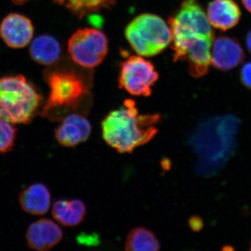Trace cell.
Masks as SVG:
<instances>
[{
	"label": "cell",
	"mask_w": 251,
	"mask_h": 251,
	"mask_svg": "<svg viewBox=\"0 0 251 251\" xmlns=\"http://www.w3.org/2000/svg\"><path fill=\"white\" fill-rule=\"evenodd\" d=\"M241 82L244 87L251 90V62L246 63L240 72Z\"/></svg>",
	"instance_id": "44dd1931"
},
{
	"label": "cell",
	"mask_w": 251,
	"mask_h": 251,
	"mask_svg": "<svg viewBox=\"0 0 251 251\" xmlns=\"http://www.w3.org/2000/svg\"><path fill=\"white\" fill-rule=\"evenodd\" d=\"M240 120L233 115L213 117L203 122L191 142L201 157L197 171L204 176L217 173L233 154Z\"/></svg>",
	"instance_id": "7a4b0ae2"
},
{
	"label": "cell",
	"mask_w": 251,
	"mask_h": 251,
	"mask_svg": "<svg viewBox=\"0 0 251 251\" xmlns=\"http://www.w3.org/2000/svg\"><path fill=\"white\" fill-rule=\"evenodd\" d=\"M34 26L29 18L19 14L6 16L0 25V36L12 49H22L30 43Z\"/></svg>",
	"instance_id": "8fae6325"
},
{
	"label": "cell",
	"mask_w": 251,
	"mask_h": 251,
	"mask_svg": "<svg viewBox=\"0 0 251 251\" xmlns=\"http://www.w3.org/2000/svg\"><path fill=\"white\" fill-rule=\"evenodd\" d=\"M160 121L159 114L140 115L134 100L126 99L102 121V136L118 152L131 153L156 136Z\"/></svg>",
	"instance_id": "6da1fadb"
},
{
	"label": "cell",
	"mask_w": 251,
	"mask_h": 251,
	"mask_svg": "<svg viewBox=\"0 0 251 251\" xmlns=\"http://www.w3.org/2000/svg\"><path fill=\"white\" fill-rule=\"evenodd\" d=\"M126 39L137 54L153 57L171 45V30L160 16L143 14L135 17L125 29Z\"/></svg>",
	"instance_id": "5b68a950"
},
{
	"label": "cell",
	"mask_w": 251,
	"mask_h": 251,
	"mask_svg": "<svg viewBox=\"0 0 251 251\" xmlns=\"http://www.w3.org/2000/svg\"><path fill=\"white\" fill-rule=\"evenodd\" d=\"M247 46L249 52L251 54V29L249 31L247 36Z\"/></svg>",
	"instance_id": "603a6c76"
},
{
	"label": "cell",
	"mask_w": 251,
	"mask_h": 251,
	"mask_svg": "<svg viewBox=\"0 0 251 251\" xmlns=\"http://www.w3.org/2000/svg\"><path fill=\"white\" fill-rule=\"evenodd\" d=\"M49 99L42 115L51 121H62L72 113L87 115L92 102L91 79L72 70H56L46 77Z\"/></svg>",
	"instance_id": "3957f363"
},
{
	"label": "cell",
	"mask_w": 251,
	"mask_h": 251,
	"mask_svg": "<svg viewBox=\"0 0 251 251\" xmlns=\"http://www.w3.org/2000/svg\"><path fill=\"white\" fill-rule=\"evenodd\" d=\"M56 4L64 6L73 14L82 18L104 9H108L116 0H53Z\"/></svg>",
	"instance_id": "d6986e66"
},
{
	"label": "cell",
	"mask_w": 251,
	"mask_h": 251,
	"mask_svg": "<svg viewBox=\"0 0 251 251\" xmlns=\"http://www.w3.org/2000/svg\"><path fill=\"white\" fill-rule=\"evenodd\" d=\"M214 39L197 38L185 43L173 52L174 62L187 61L190 75L196 78L205 75L211 65V49Z\"/></svg>",
	"instance_id": "9c48e42d"
},
{
	"label": "cell",
	"mask_w": 251,
	"mask_h": 251,
	"mask_svg": "<svg viewBox=\"0 0 251 251\" xmlns=\"http://www.w3.org/2000/svg\"><path fill=\"white\" fill-rule=\"evenodd\" d=\"M158 79L154 66L141 56H130L122 63L119 86L136 97H149Z\"/></svg>",
	"instance_id": "ba28073f"
},
{
	"label": "cell",
	"mask_w": 251,
	"mask_h": 251,
	"mask_svg": "<svg viewBox=\"0 0 251 251\" xmlns=\"http://www.w3.org/2000/svg\"><path fill=\"white\" fill-rule=\"evenodd\" d=\"M61 52L62 49L59 41L48 34L36 37L29 48L31 59L43 65H51L57 62Z\"/></svg>",
	"instance_id": "e0dca14e"
},
{
	"label": "cell",
	"mask_w": 251,
	"mask_h": 251,
	"mask_svg": "<svg viewBox=\"0 0 251 251\" xmlns=\"http://www.w3.org/2000/svg\"><path fill=\"white\" fill-rule=\"evenodd\" d=\"M42 96L22 75L0 78V119L14 125H27L36 116Z\"/></svg>",
	"instance_id": "277c9868"
},
{
	"label": "cell",
	"mask_w": 251,
	"mask_h": 251,
	"mask_svg": "<svg viewBox=\"0 0 251 251\" xmlns=\"http://www.w3.org/2000/svg\"><path fill=\"white\" fill-rule=\"evenodd\" d=\"M125 249L129 251H156L161 249V244L152 231L138 227L132 229L127 236Z\"/></svg>",
	"instance_id": "ac0fdd59"
},
{
	"label": "cell",
	"mask_w": 251,
	"mask_h": 251,
	"mask_svg": "<svg viewBox=\"0 0 251 251\" xmlns=\"http://www.w3.org/2000/svg\"><path fill=\"white\" fill-rule=\"evenodd\" d=\"M92 133L90 122L78 113H72L62 120V124L55 130L56 140L61 145L74 148L85 143Z\"/></svg>",
	"instance_id": "7c38bea8"
},
{
	"label": "cell",
	"mask_w": 251,
	"mask_h": 251,
	"mask_svg": "<svg viewBox=\"0 0 251 251\" xmlns=\"http://www.w3.org/2000/svg\"><path fill=\"white\" fill-rule=\"evenodd\" d=\"M63 232L52 220L41 219L32 223L26 233L27 245L38 251H49L61 242Z\"/></svg>",
	"instance_id": "4fadbf2b"
},
{
	"label": "cell",
	"mask_w": 251,
	"mask_h": 251,
	"mask_svg": "<svg viewBox=\"0 0 251 251\" xmlns=\"http://www.w3.org/2000/svg\"><path fill=\"white\" fill-rule=\"evenodd\" d=\"M68 50L75 64L85 69L98 67L108 52V39L103 31L83 28L74 32L68 42Z\"/></svg>",
	"instance_id": "52a82bcc"
},
{
	"label": "cell",
	"mask_w": 251,
	"mask_h": 251,
	"mask_svg": "<svg viewBox=\"0 0 251 251\" xmlns=\"http://www.w3.org/2000/svg\"><path fill=\"white\" fill-rule=\"evenodd\" d=\"M11 1H12L14 4L21 5L24 4V3H25L28 0H11Z\"/></svg>",
	"instance_id": "d4e9b609"
},
{
	"label": "cell",
	"mask_w": 251,
	"mask_h": 251,
	"mask_svg": "<svg viewBox=\"0 0 251 251\" xmlns=\"http://www.w3.org/2000/svg\"><path fill=\"white\" fill-rule=\"evenodd\" d=\"M211 64L222 72H227L242 64L245 54L237 39L220 36L211 46Z\"/></svg>",
	"instance_id": "30bf717a"
},
{
	"label": "cell",
	"mask_w": 251,
	"mask_h": 251,
	"mask_svg": "<svg viewBox=\"0 0 251 251\" xmlns=\"http://www.w3.org/2000/svg\"><path fill=\"white\" fill-rule=\"evenodd\" d=\"M249 250L251 251V242L250 243V247H249Z\"/></svg>",
	"instance_id": "484cf974"
},
{
	"label": "cell",
	"mask_w": 251,
	"mask_h": 251,
	"mask_svg": "<svg viewBox=\"0 0 251 251\" xmlns=\"http://www.w3.org/2000/svg\"><path fill=\"white\" fill-rule=\"evenodd\" d=\"M189 225L190 227L193 230L197 232V231H200L202 228L204 223H203L202 219L201 218L194 216V217L190 219Z\"/></svg>",
	"instance_id": "7402d4cb"
},
{
	"label": "cell",
	"mask_w": 251,
	"mask_h": 251,
	"mask_svg": "<svg viewBox=\"0 0 251 251\" xmlns=\"http://www.w3.org/2000/svg\"><path fill=\"white\" fill-rule=\"evenodd\" d=\"M17 130L12 124L0 119V153L11 151L15 145Z\"/></svg>",
	"instance_id": "ffe728a7"
},
{
	"label": "cell",
	"mask_w": 251,
	"mask_h": 251,
	"mask_svg": "<svg viewBox=\"0 0 251 251\" xmlns=\"http://www.w3.org/2000/svg\"><path fill=\"white\" fill-rule=\"evenodd\" d=\"M87 209L80 200H60L54 203L52 214L59 224L68 227L77 226L85 219Z\"/></svg>",
	"instance_id": "2e32d148"
},
{
	"label": "cell",
	"mask_w": 251,
	"mask_h": 251,
	"mask_svg": "<svg viewBox=\"0 0 251 251\" xmlns=\"http://www.w3.org/2000/svg\"><path fill=\"white\" fill-rule=\"evenodd\" d=\"M171 30L172 49L196 38L214 39L207 16L197 0H184L177 12L168 21Z\"/></svg>",
	"instance_id": "8992f818"
},
{
	"label": "cell",
	"mask_w": 251,
	"mask_h": 251,
	"mask_svg": "<svg viewBox=\"0 0 251 251\" xmlns=\"http://www.w3.org/2000/svg\"><path fill=\"white\" fill-rule=\"evenodd\" d=\"M19 202L26 212L32 215H44L50 206V193L45 185L31 184L20 193Z\"/></svg>",
	"instance_id": "9a60e30c"
},
{
	"label": "cell",
	"mask_w": 251,
	"mask_h": 251,
	"mask_svg": "<svg viewBox=\"0 0 251 251\" xmlns=\"http://www.w3.org/2000/svg\"><path fill=\"white\" fill-rule=\"evenodd\" d=\"M206 16L211 27L227 31L237 25L242 13L234 0H213L208 6Z\"/></svg>",
	"instance_id": "5bb4252c"
},
{
	"label": "cell",
	"mask_w": 251,
	"mask_h": 251,
	"mask_svg": "<svg viewBox=\"0 0 251 251\" xmlns=\"http://www.w3.org/2000/svg\"><path fill=\"white\" fill-rule=\"evenodd\" d=\"M242 4L249 12L251 13V0H242Z\"/></svg>",
	"instance_id": "cb8c5ba5"
}]
</instances>
